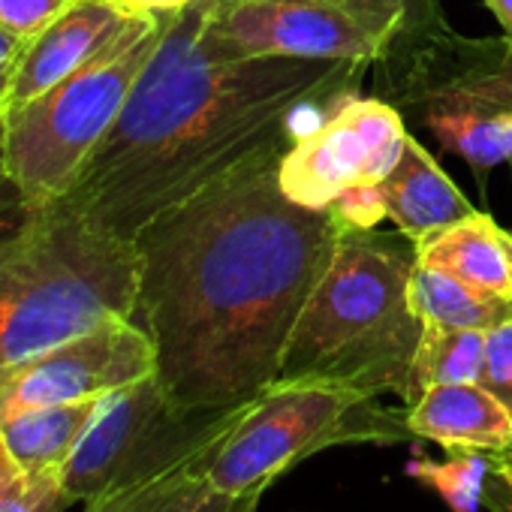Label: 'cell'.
<instances>
[{
  "label": "cell",
  "mask_w": 512,
  "mask_h": 512,
  "mask_svg": "<svg viewBox=\"0 0 512 512\" xmlns=\"http://www.w3.org/2000/svg\"><path fill=\"white\" fill-rule=\"evenodd\" d=\"M413 437L440 443L446 452H506L512 449V413L479 383L428 386L404 407Z\"/></svg>",
  "instance_id": "13"
},
{
  "label": "cell",
  "mask_w": 512,
  "mask_h": 512,
  "mask_svg": "<svg viewBox=\"0 0 512 512\" xmlns=\"http://www.w3.org/2000/svg\"><path fill=\"white\" fill-rule=\"evenodd\" d=\"M136 299V241L64 202L37 208L0 244V362L43 353L115 317L133 320Z\"/></svg>",
  "instance_id": "4"
},
{
  "label": "cell",
  "mask_w": 512,
  "mask_h": 512,
  "mask_svg": "<svg viewBox=\"0 0 512 512\" xmlns=\"http://www.w3.org/2000/svg\"><path fill=\"white\" fill-rule=\"evenodd\" d=\"M130 13H181L193 0H118Z\"/></svg>",
  "instance_id": "29"
},
{
  "label": "cell",
  "mask_w": 512,
  "mask_h": 512,
  "mask_svg": "<svg viewBox=\"0 0 512 512\" xmlns=\"http://www.w3.org/2000/svg\"><path fill=\"white\" fill-rule=\"evenodd\" d=\"M133 16L136 13L121 7L118 0H76L25 46L4 109L22 106L82 70L127 28Z\"/></svg>",
  "instance_id": "12"
},
{
  "label": "cell",
  "mask_w": 512,
  "mask_h": 512,
  "mask_svg": "<svg viewBox=\"0 0 512 512\" xmlns=\"http://www.w3.org/2000/svg\"><path fill=\"white\" fill-rule=\"evenodd\" d=\"M223 419L226 413L214 431L178 461L91 497L82 503V512H229L232 497L220 494L208 479V455Z\"/></svg>",
  "instance_id": "15"
},
{
  "label": "cell",
  "mask_w": 512,
  "mask_h": 512,
  "mask_svg": "<svg viewBox=\"0 0 512 512\" xmlns=\"http://www.w3.org/2000/svg\"><path fill=\"white\" fill-rule=\"evenodd\" d=\"M380 196L386 202V217L413 244L476 211L413 136H407L398 166L380 181Z\"/></svg>",
  "instance_id": "16"
},
{
  "label": "cell",
  "mask_w": 512,
  "mask_h": 512,
  "mask_svg": "<svg viewBox=\"0 0 512 512\" xmlns=\"http://www.w3.org/2000/svg\"><path fill=\"white\" fill-rule=\"evenodd\" d=\"M407 0H217L214 31L238 55L380 64Z\"/></svg>",
  "instance_id": "8"
},
{
  "label": "cell",
  "mask_w": 512,
  "mask_h": 512,
  "mask_svg": "<svg viewBox=\"0 0 512 512\" xmlns=\"http://www.w3.org/2000/svg\"><path fill=\"white\" fill-rule=\"evenodd\" d=\"M404 115L380 97H347L299 130L281 160V190L305 208H329L344 190L380 184L407 145Z\"/></svg>",
  "instance_id": "10"
},
{
  "label": "cell",
  "mask_w": 512,
  "mask_h": 512,
  "mask_svg": "<svg viewBox=\"0 0 512 512\" xmlns=\"http://www.w3.org/2000/svg\"><path fill=\"white\" fill-rule=\"evenodd\" d=\"M491 458H494V473H497L506 485H512V449L497 452V455H491Z\"/></svg>",
  "instance_id": "33"
},
{
  "label": "cell",
  "mask_w": 512,
  "mask_h": 512,
  "mask_svg": "<svg viewBox=\"0 0 512 512\" xmlns=\"http://www.w3.org/2000/svg\"><path fill=\"white\" fill-rule=\"evenodd\" d=\"M73 4L76 0H0V31L31 43Z\"/></svg>",
  "instance_id": "23"
},
{
  "label": "cell",
  "mask_w": 512,
  "mask_h": 512,
  "mask_svg": "<svg viewBox=\"0 0 512 512\" xmlns=\"http://www.w3.org/2000/svg\"><path fill=\"white\" fill-rule=\"evenodd\" d=\"M151 374H157V353L148 332L130 317H115L43 353L0 362V419L31 407L103 398Z\"/></svg>",
  "instance_id": "11"
},
{
  "label": "cell",
  "mask_w": 512,
  "mask_h": 512,
  "mask_svg": "<svg viewBox=\"0 0 512 512\" xmlns=\"http://www.w3.org/2000/svg\"><path fill=\"white\" fill-rule=\"evenodd\" d=\"M383 100L482 178L512 163V37H461L449 25L401 34L380 61Z\"/></svg>",
  "instance_id": "5"
},
{
  "label": "cell",
  "mask_w": 512,
  "mask_h": 512,
  "mask_svg": "<svg viewBox=\"0 0 512 512\" xmlns=\"http://www.w3.org/2000/svg\"><path fill=\"white\" fill-rule=\"evenodd\" d=\"M103 398L19 410L0 419V434L25 473H61L91 419L97 416Z\"/></svg>",
  "instance_id": "17"
},
{
  "label": "cell",
  "mask_w": 512,
  "mask_h": 512,
  "mask_svg": "<svg viewBox=\"0 0 512 512\" xmlns=\"http://www.w3.org/2000/svg\"><path fill=\"white\" fill-rule=\"evenodd\" d=\"M410 302L422 326L491 332L512 320V299L479 293L455 278L431 272L416 263L410 281Z\"/></svg>",
  "instance_id": "18"
},
{
  "label": "cell",
  "mask_w": 512,
  "mask_h": 512,
  "mask_svg": "<svg viewBox=\"0 0 512 512\" xmlns=\"http://www.w3.org/2000/svg\"><path fill=\"white\" fill-rule=\"evenodd\" d=\"M223 413L175 407L157 374L109 392L61 467L70 506L178 461L214 431Z\"/></svg>",
  "instance_id": "9"
},
{
  "label": "cell",
  "mask_w": 512,
  "mask_h": 512,
  "mask_svg": "<svg viewBox=\"0 0 512 512\" xmlns=\"http://www.w3.org/2000/svg\"><path fill=\"white\" fill-rule=\"evenodd\" d=\"M34 211L37 208L28 202L19 181L7 169V157H4V109H0V244H4L7 238H13L31 220Z\"/></svg>",
  "instance_id": "25"
},
{
  "label": "cell",
  "mask_w": 512,
  "mask_h": 512,
  "mask_svg": "<svg viewBox=\"0 0 512 512\" xmlns=\"http://www.w3.org/2000/svg\"><path fill=\"white\" fill-rule=\"evenodd\" d=\"M482 4L494 13V19L500 22L503 34L512 37V0H482Z\"/></svg>",
  "instance_id": "31"
},
{
  "label": "cell",
  "mask_w": 512,
  "mask_h": 512,
  "mask_svg": "<svg viewBox=\"0 0 512 512\" xmlns=\"http://www.w3.org/2000/svg\"><path fill=\"white\" fill-rule=\"evenodd\" d=\"M329 208L338 217V223L350 229H374L380 220H386V202L380 196V184L350 187Z\"/></svg>",
  "instance_id": "24"
},
{
  "label": "cell",
  "mask_w": 512,
  "mask_h": 512,
  "mask_svg": "<svg viewBox=\"0 0 512 512\" xmlns=\"http://www.w3.org/2000/svg\"><path fill=\"white\" fill-rule=\"evenodd\" d=\"M25 40L7 34V31H0V109H4L7 103V94H10V82H13V73L19 67V58L25 52Z\"/></svg>",
  "instance_id": "26"
},
{
  "label": "cell",
  "mask_w": 512,
  "mask_h": 512,
  "mask_svg": "<svg viewBox=\"0 0 512 512\" xmlns=\"http://www.w3.org/2000/svg\"><path fill=\"white\" fill-rule=\"evenodd\" d=\"M217 0L166 13L160 43L118 121L61 199L94 226L133 241L157 214L302 115L359 91L368 64L250 58L214 31Z\"/></svg>",
  "instance_id": "2"
},
{
  "label": "cell",
  "mask_w": 512,
  "mask_h": 512,
  "mask_svg": "<svg viewBox=\"0 0 512 512\" xmlns=\"http://www.w3.org/2000/svg\"><path fill=\"white\" fill-rule=\"evenodd\" d=\"M407 10H410V19H407L404 34H419V31H431V28L446 25L440 0H407Z\"/></svg>",
  "instance_id": "27"
},
{
  "label": "cell",
  "mask_w": 512,
  "mask_h": 512,
  "mask_svg": "<svg viewBox=\"0 0 512 512\" xmlns=\"http://www.w3.org/2000/svg\"><path fill=\"white\" fill-rule=\"evenodd\" d=\"M296 133L211 178L133 238V320L181 410L223 413L278 380L290 332L335 253L332 208L296 205L281 190Z\"/></svg>",
  "instance_id": "1"
},
{
  "label": "cell",
  "mask_w": 512,
  "mask_h": 512,
  "mask_svg": "<svg viewBox=\"0 0 512 512\" xmlns=\"http://www.w3.org/2000/svg\"><path fill=\"white\" fill-rule=\"evenodd\" d=\"M482 506L491 509V512H512V485H506L494 470H491V476L485 482Z\"/></svg>",
  "instance_id": "28"
},
{
  "label": "cell",
  "mask_w": 512,
  "mask_h": 512,
  "mask_svg": "<svg viewBox=\"0 0 512 512\" xmlns=\"http://www.w3.org/2000/svg\"><path fill=\"white\" fill-rule=\"evenodd\" d=\"M416 244L404 232L341 226L335 253L281 356L278 380H332L413 404L422 320L410 302Z\"/></svg>",
  "instance_id": "3"
},
{
  "label": "cell",
  "mask_w": 512,
  "mask_h": 512,
  "mask_svg": "<svg viewBox=\"0 0 512 512\" xmlns=\"http://www.w3.org/2000/svg\"><path fill=\"white\" fill-rule=\"evenodd\" d=\"M494 470V458L488 452L455 449L446 461H431L416 455L407 464V476L431 488L452 512H479L482 491Z\"/></svg>",
  "instance_id": "20"
},
{
  "label": "cell",
  "mask_w": 512,
  "mask_h": 512,
  "mask_svg": "<svg viewBox=\"0 0 512 512\" xmlns=\"http://www.w3.org/2000/svg\"><path fill=\"white\" fill-rule=\"evenodd\" d=\"M407 413L332 380H275L226 410L208 455V479L226 497L266 491L275 479L335 446L410 440Z\"/></svg>",
  "instance_id": "6"
},
{
  "label": "cell",
  "mask_w": 512,
  "mask_h": 512,
  "mask_svg": "<svg viewBox=\"0 0 512 512\" xmlns=\"http://www.w3.org/2000/svg\"><path fill=\"white\" fill-rule=\"evenodd\" d=\"M509 166H512V163H509Z\"/></svg>",
  "instance_id": "34"
},
{
  "label": "cell",
  "mask_w": 512,
  "mask_h": 512,
  "mask_svg": "<svg viewBox=\"0 0 512 512\" xmlns=\"http://www.w3.org/2000/svg\"><path fill=\"white\" fill-rule=\"evenodd\" d=\"M67 506L61 473H25L0 494V512H64Z\"/></svg>",
  "instance_id": "21"
},
{
  "label": "cell",
  "mask_w": 512,
  "mask_h": 512,
  "mask_svg": "<svg viewBox=\"0 0 512 512\" xmlns=\"http://www.w3.org/2000/svg\"><path fill=\"white\" fill-rule=\"evenodd\" d=\"M476 383L512 413V320L485 335V353Z\"/></svg>",
  "instance_id": "22"
},
{
  "label": "cell",
  "mask_w": 512,
  "mask_h": 512,
  "mask_svg": "<svg viewBox=\"0 0 512 512\" xmlns=\"http://www.w3.org/2000/svg\"><path fill=\"white\" fill-rule=\"evenodd\" d=\"M166 13H136L82 70L40 97L4 109V157L34 208L61 202L94 148L118 121L136 79L151 61Z\"/></svg>",
  "instance_id": "7"
},
{
  "label": "cell",
  "mask_w": 512,
  "mask_h": 512,
  "mask_svg": "<svg viewBox=\"0 0 512 512\" xmlns=\"http://www.w3.org/2000/svg\"><path fill=\"white\" fill-rule=\"evenodd\" d=\"M485 335L476 329L425 326L413 356V401L428 386L476 383L485 353Z\"/></svg>",
  "instance_id": "19"
},
{
  "label": "cell",
  "mask_w": 512,
  "mask_h": 512,
  "mask_svg": "<svg viewBox=\"0 0 512 512\" xmlns=\"http://www.w3.org/2000/svg\"><path fill=\"white\" fill-rule=\"evenodd\" d=\"M416 263L479 293L512 299V232L482 211L416 241Z\"/></svg>",
  "instance_id": "14"
},
{
  "label": "cell",
  "mask_w": 512,
  "mask_h": 512,
  "mask_svg": "<svg viewBox=\"0 0 512 512\" xmlns=\"http://www.w3.org/2000/svg\"><path fill=\"white\" fill-rule=\"evenodd\" d=\"M263 494L266 491H253V494L235 497L232 506H229V512H256V509H260V503H263Z\"/></svg>",
  "instance_id": "32"
},
{
  "label": "cell",
  "mask_w": 512,
  "mask_h": 512,
  "mask_svg": "<svg viewBox=\"0 0 512 512\" xmlns=\"http://www.w3.org/2000/svg\"><path fill=\"white\" fill-rule=\"evenodd\" d=\"M22 476H25V470H22L19 461L13 458V452H10L4 434H0V494H4L13 482H19Z\"/></svg>",
  "instance_id": "30"
}]
</instances>
